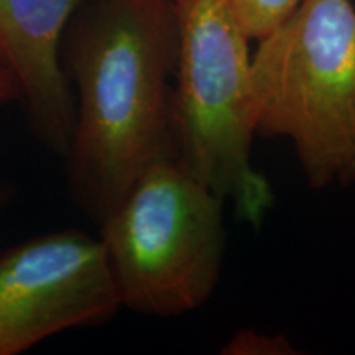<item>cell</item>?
Returning a JSON list of instances; mask_svg holds the SVG:
<instances>
[{"label": "cell", "instance_id": "6da1fadb", "mask_svg": "<svg viewBox=\"0 0 355 355\" xmlns=\"http://www.w3.org/2000/svg\"><path fill=\"white\" fill-rule=\"evenodd\" d=\"M68 30L63 68L76 87L69 188L101 224L141 171L175 157V0H86Z\"/></svg>", "mask_w": 355, "mask_h": 355}, {"label": "cell", "instance_id": "7a4b0ae2", "mask_svg": "<svg viewBox=\"0 0 355 355\" xmlns=\"http://www.w3.org/2000/svg\"><path fill=\"white\" fill-rule=\"evenodd\" d=\"M257 42V135L290 140L311 188L354 183V0H303Z\"/></svg>", "mask_w": 355, "mask_h": 355}, {"label": "cell", "instance_id": "3957f363", "mask_svg": "<svg viewBox=\"0 0 355 355\" xmlns=\"http://www.w3.org/2000/svg\"><path fill=\"white\" fill-rule=\"evenodd\" d=\"M178 24L173 81V153L199 181L259 227L273 189L252 162L257 112L252 42L224 0H175Z\"/></svg>", "mask_w": 355, "mask_h": 355}, {"label": "cell", "instance_id": "277c9868", "mask_svg": "<svg viewBox=\"0 0 355 355\" xmlns=\"http://www.w3.org/2000/svg\"><path fill=\"white\" fill-rule=\"evenodd\" d=\"M224 199L175 157L133 181L101 222L121 304L150 316H180L206 303L224 259Z\"/></svg>", "mask_w": 355, "mask_h": 355}, {"label": "cell", "instance_id": "5b68a950", "mask_svg": "<svg viewBox=\"0 0 355 355\" xmlns=\"http://www.w3.org/2000/svg\"><path fill=\"white\" fill-rule=\"evenodd\" d=\"M122 308L99 239L74 229L30 239L0 255V355L26 352Z\"/></svg>", "mask_w": 355, "mask_h": 355}, {"label": "cell", "instance_id": "8992f818", "mask_svg": "<svg viewBox=\"0 0 355 355\" xmlns=\"http://www.w3.org/2000/svg\"><path fill=\"white\" fill-rule=\"evenodd\" d=\"M86 0H0V63L12 71L35 137L66 157L76 104L61 46L69 21Z\"/></svg>", "mask_w": 355, "mask_h": 355}, {"label": "cell", "instance_id": "52a82bcc", "mask_svg": "<svg viewBox=\"0 0 355 355\" xmlns=\"http://www.w3.org/2000/svg\"><path fill=\"white\" fill-rule=\"evenodd\" d=\"M303 0H224L225 7L250 40H260L285 21Z\"/></svg>", "mask_w": 355, "mask_h": 355}, {"label": "cell", "instance_id": "ba28073f", "mask_svg": "<svg viewBox=\"0 0 355 355\" xmlns=\"http://www.w3.org/2000/svg\"><path fill=\"white\" fill-rule=\"evenodd\" d=\"M222 354L227 355H291L296 354L295 345L288 337L265 334L254 329L237 332L225 344Z\"/></svg>", "mask_w": 355, "mask_h": 355}, {"label": "cell", "instance_id": "9c48e42d", "mask_svg": "<svg viewBox=\"0 0 355 355\" xmlns=\"http://www.w3.org/2000/svg\"><path fill=\"white\" fill-rule=\"evenodd\" d=\"M20 101V87L15 76L6 64L0 63V105Z\"/></svg>", "mask_w": 355, "mask_h": 355}, {"label": "cell", "instance_id": "30bf717a", "mask_svg": "<svg viewBox=\"0 0 355 355\" xmlns=\"http://www.w3.org/2000/svg\"><path fill=\"white\" fill-rule=\"evenodd\" d=\"M354 3H355V0H354Z\"/></svg>", "mask_w": 355, "mask_h": 355}]
</instances>
